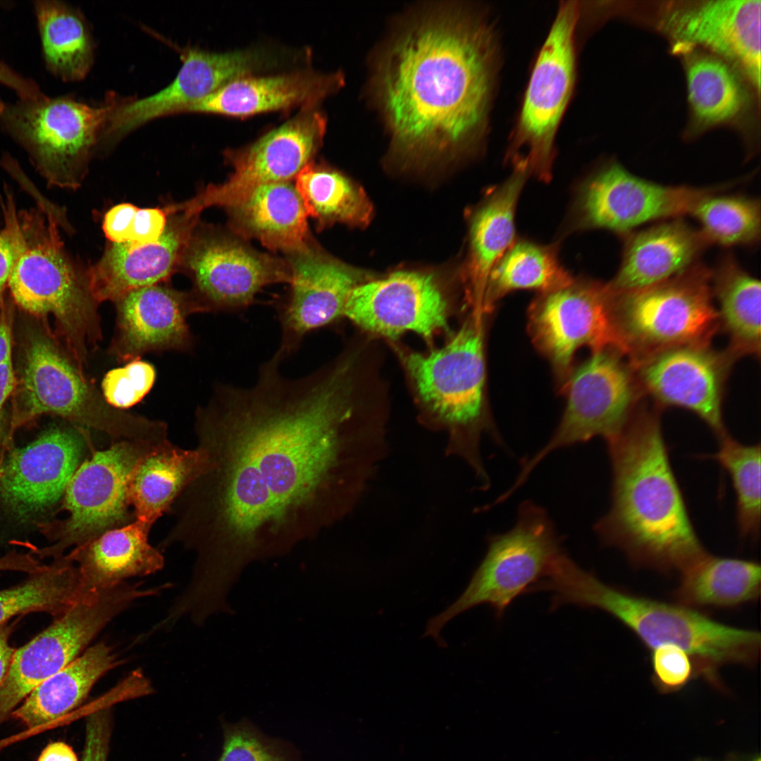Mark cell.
<instances>
[{"label":"cell","mask_w":761,"mask_h":761,"mask_svg":"<svg viewBox=\"0 0 761 761\" xmlns=\"http://www.w3.org/2000/svg\"><path fill=\"white\" fill-rule=\"evenodd\" d=\"M282 364L273 355L247 387L216 385L196 412L204 460L168 538L215 574L237 576L343 519L388 451L384 430L361 418L347 364L290 378Z\"/></svg>","instance_id":"1"},{"label":"cell","mask_w":761,"mask_h":761,"mask_svg":"<svg viewBox=\"0 0 761 761\" xmlns=\"http://www.w3.org/2000/svg\"><path fill=\"white\" fill-rule=\"evenodd\" d=\"M495 35L462 10L431 13L386 51L377 85L395 142L404 149H466L484 136L497 69Z\"/></svg>","instance_id":"2"},{"label":"cell","mask_w":761,"mask_h":761,"mask_svg":"<svg viewBox=\"0 0 761 761\" xmlns=\"http://www.w3.org/2000/svg\"><path fill=\"white\" fill-rule=\"evenodd\" d=\"M607 443L612 502L595 525L597 535L636 567L682 573L707 552L672 469L658 412L637 409Z\"/></svg>","instance_id":"3"},{"label":"cell","mask_w":761,"mask_h":761,"mask_svg":"<svg viewBox=\"0 0 761 761\" xmlns=\"http://www.w3.org/2000/svg\"><path fill=\"white\" fill-rule=\"evenodd\" d=\"M555 606L574 604L602 610L628 627L650 650L676 645L692 657L697 677L723 690L719 671L738 664L750 667L760 658V633L718 622L698 609L640 596L600 580L574 561L555 576Z\"/></svg>","instance_id":"4"},{"label":"cell","mask_w":761,"mask_h":761,"mask_svg":"<svg viewBox=\"0 0 761 761\" xmlns=\"http://www.w3.org/2000/svg\"><path fill=\"white\" fill-rule=\"evenodd\" d=\"M56 212L18 214L16 252L7 286L15 302L35 316H54L81 369L101 338L97 302L85 277L66 254Z\"/></svg>","instance_id":"5"},{"label":"cell","mask_w":761,"mask_h":761,"mask_svg":"<svg viewBox=\"0 0 761 761\" xmlns=\"http://www.w3.org/2000/svg\"><path fill=\"white\" fill-rule=\"evenodd\" d=\"M44 414L106 434L113 442L155 445L168 438L163 421L110 406L78 366L49 338L37 333L30 337L25 349L13 423L22 424Z\"/></svg>","instance_id":"6"},{"label":"cell","mask_w":761,"mask_h":761,"mask_svg":"<svg viewBox=\"0 0 761 761\" xmlns=\"http://www.w3.org/2000/svg\"><path fill=\"white\" fill-rule=\"evenodd\" d=\"M405 362L428 411L427 419L449 431L447 455L463 459L481 488H488L480 451L481 431L488 426L483 413L485 366L480 326L465 325L443 347L428 354L410 353Z\"/></svg>","instance_id":"7"},{"label":"cell","mask_w":761,"mask_h":761,"mask_svg":"<svg viewBox=\"0 0 761 761\" xmlns=\"http://www.w3.org/2000/svg\"><path fill=\"white\" fill-rule=\"evenodd\" d=\"M711 276L698 262L654 286L614 293V323L629 362L676 346L710 343L719 326Z\"/></svg>","instance_id":"8"},{"label":"cell","mask_w":761,"mask_h":761,"mask_svg":"<svg viewBox=\"0 0 761 761\" xmlns=\"http://www.w3.org/2000/svg\"><path fill=\"white\" fill-rule=\"evenodd\" d=\"M487 552L463 593L447 608L431 618L423 637L442 646L444 626L460 613L487 604L501 617L511 602L547 573L563 552L561 540L546 511L531 501L519 507L517 520L509 531L491 535Z\"/></svg>","instance_id":"9"},{"label":"cell","mask_w":761,"mask_h":761,"mask_svg":"<svg viewBox=\"0 0 761 761\" xmlns=\"http://www.w3.org/2000/svg\"><path fill=\"white\" fill-rule=\"evenodd\" d=\"M117 100L112 96L96 106L68 96L0 99V126L27 151L49 185L74 189Z\"/></svg>","instance_id":"10"},{"label":"cell","mask_w":761,"mask_h":761,"mask_svg":"<svg viewBox=\"0 0 761 761\" xmlns=\"http://www.w3.org/2000/svg\"><path fill=\"white\" fill-rule=\"evenodd\" d=\"M580 6L563 2L535 63L505 159L524 164L548 182L555 158V140L574 89L575 30Z\"/></svg>","instance_id":"11"},{"label":"cell","mask_w":761,"mask_h":761,"mask_svg":"<svg viewBox=\"0 0 761 761\" xmlns=\"http://www.w3.org/2000/svg\"><path fill=\"white\" fill-rule=\"evenodd\" d=\"M733 185H663L632 174L619 163L608 162L576 185L560 236L591 230L626 236L641 225L691 214L702 199Z\"/></svg>","instance_id":"12"},{"label":"cell","mask_w":761,"mask_h":761,"mask_svg":"<svg viewBox=\"0 0 761 761\" xmlns=\"http://www.w3.org/2000/svg\"><path fill=\"white\" fill-rule=\"evenodd\" d=\"M614 349L593 354L569 377L567 403L560 423L548 443L521 464L514 493L550 452L595 437L607 442L617 436L636 411L643 391L633 369Z\"/></svg>","instance_id":"13"},{"label":"cell","mask_w":761,"mask_h":761,"mask_svg":"<svg viewBox=\"0 0 761 761\" xmlns=\"http://www.w3.org/2000/svg\"><path fill=\"white\" fill-rule=\"evenodd\" d=\"M157 445L119 440L106 449L94 450L67 485L63 509L68 516L54 524V543L35 553L41 557L58 558L70 547L132 522L135 517L128 497L131 476L140 460Z\"/></svg>","instance_id":"14"},{"label":"cell","mask_w":761,"mask_h":761,"mask_svg":"<svg viewBox=\"0 0 761 761\" xmlns=\"http://www.w3.org/2000/svg\"><path fill=\"white\" fill-rule=\"evenodd\" d=\"M154 594V588L123 582L87 595L16 649L9 672L0 686V722L39 684L80 656L115 617L135 600Z\"/></svg>","instance_id":"15"},{"label":"cell","mask_w":761,"mask_h":761,"mask_svg":"<svg viewBox=\"0 0 761 761\" xmlns=\"http://www.w3.org/2000/svg\"><path fill=\"white\" fill-rule=\"evenodd\" d=\"M204 312L237 313L264 287L291 280L287 261L256 250L232 232L195 230L184 260Z\"/></svg>","instance_id":"16"},{"label":"cell","mask_w":761,"mask_h":761,"mask_svg":"<svg viewBox=\"0 0 761 761\" xmlns=\"http://www.w3.org/2000/svg\"><path fill=\"white\" fill-rule=\"evenodd\" d=\"M326 129V120L320 111L304 108L252 144L227 151L225 158L233 168L227 180L208 185L182 206L199 214L211 206L226 208L259 186L295 179L312 161Z\"/></svg>","instance_id":"17"},{"label":"cell","mask_w":761,"mask_h":761,"mask_svg":"<svg viewBox=\"0 0 761 761\" xmlns=\"http://www.w3.org/2000/svg\"><path fill=\"white\" fill-rule=\"evenodd\" d=\"M614 293L609 283L586 277L540 293L529 311L536 346L559 372L569 371L576 351L614 349L624 355L613 316Z\"/></svg>","instance_id":"18"},{"label":"cell","mask_w":761,"mask_h":761,"mask_svg":"<svg viewBox=\"0 0 761 761\" xmlns=\"http://www.w3.org/2000/svg\"><path fill=\"white\" fill-rule=\"evenodd\" d=\"M86 430L51 427L1 462L0 498L18 519L38 515L63 496L77 469L95 450Z\"/></svg>","instance_id":"19"},{"label":"cell","mask_w":761,"mask_h":761,"mask_svg":"<svg viewBox=\"0 0 761 761\" xmlns=\"http://www.w3.org/2000/svg\"><path fill=\"white\" fill-rule=\"evenodd\" d=\"M291 270L290 289L278 302L280 328L274 355L283 362L298 351L304 338L343 316L360 274L324 252L313 240L303 249L286 255Z\"/></svg>","instance_id":"20"},{"label":"cell","mask_w":761,"mask_h":761,"mask_svg":"<svg viewBox=\"0 0 761 761\" xmlns=\"http://www.w3.org/2000/svg\"><path fill=\"white\" fill-rule=\"evenodd\" d=\"M735 357L717 352L710 343L676 346L629 362L643 391L660 405L677 407L698 415L717 435L726 433L722 396Z\"/></svg>","instance_id":"21"},{"label":"cell","mask_w":761,"mask_h":761,"mask_svg":"<svg viewBox=\"0 0 761 761\" xmlns=\"http://www.w3.org/2000/svg\"><path fill=\"white\" fill-rule=\"evenodd\" d=\"M343 316L360 327L395 339L406 331L426 338L447 328V303L433 278L397 271L356 286Z\"/></svg>","instance_id":"22"},{"label":"cell","mask_w":761,"mask_h":761,"mask_svg":"<svg viewBox=\"0 0 761 761\" xmlns=\"http://www.w3.org/2000/svg\"><path fill=\"white\" fill-rule=\"evenodd\" d=\"M162 235L147 244L112 243L86 273L88 290L97 302L117 300L128 293L168 279L183 266L198 225V214H172Z\"/></svg>","instance_id":"23"},{"label":"cell","mask_w":761,"mask_h":761,"mask_svg":"<svg viewBox=\"0 0 761 761\" xmlns=\"http://www.w3.org/2000/svg\"><path fill=\"white\" fill-rule=\"evenodd\" d=\"M115 303L116 325L109 352L119 361L150 352L189 349L192 337L187 318L204 313L192 292L159 284L133 290Z\"/></svg>","instance_id":"24"},{"label":"cell","mask_w":761,"mask_h":761,"mask_svg":"<svg viewBox=\"0 0 761 761\" xmlns=\"http://www.w3.org/2000/svg\"><path fill=\"white\" fill-rule=\"evenodd\" d=\"M176 77L159 92L140 99H130L121 106L123 126L132 131L162 116L186 113L189 107L230 82L272 63L271 56L259 50L211 52L187 49Z\"/></svg>","instance_id":"25"},{"label":"cell","mask_w":761,"mask_h":761,"mask_svg":"<svg viewBox=\"0 0 761 761\" xmlns=\"http://www.w3.org/2000/svg\"><path fill=\"white\" fill-rule=\"evenodd\" d=\"M760 0L707 1L672 13L667 24L681 49L709 48L738 66L760 89Z\"/></svg>","instance_id":"26"},{"label":"cell","mask_w":761,"mask_h":761,"mask_svg":"<svg viewBox=\"0 0 761 761\" xmlns=\"http://www.w3.org/2000/svg\"><path fill=\"white\" fill-rule=\"evenodd\" d=\"M710 245L700 230L681 218L661 221L625 236L617 273L609 283L617 295L664 282L698 263Z\"/></svg>","instance_id":"27"},{"label":"cell","mask_w":761,"mask_h":761,"mask_svg":"<svg viewBox=\"0 0 761 761\" xmlns=\"http://www.w3.org/2000/svg\"><path fill=\"white\" fill-rule=\"evenodd\" d=\"M340 74L297 71L237 79L188 108L186 113L247 116L297 106H314L342 85Z\"/></svg>","instance_id":"28"},{"label":"cell","mask_w":761,"mask_h":761,"mask_svg":"<svg viewBox=\"0 0 761 761\" xmlns=\"http://www.w3.org/2000/svg\"><path fill=\"white\" fill-rule=\"evenodd\" d=\"M529 176L526 166L513 165L510 175L491 187L471 214L464 276L469 294L479 307L483 305L493 268L516 239V206Z\"/></svg>","instance_id":"29"},{"label":"cell","mask_w":761,"mask_h":761,"mask_svg":"<svg viewBox=\"0 0 761 761\" xmlns=\"http://www.w3.org/2000/svg\"><path fill=\"white\" fill-rule=\"evenodd\" d=\"M151 528L134 520L74 547L66 555L77 567L82 597L116 586L128 579L161 570L164 557L149 542Z\"/></svg>","instance_id":"30"},{"label":"cell","mask_w":761,"mask_h":761,"mask_svg":"<svg viewBox=\"0 0 761 761\" xmlns=\"http://www.w3.org/2000/svg\"><path fill=\"white\" fill-rule=\"evenodd\" d=\"M233 233L255 239L285 255L304 249L311 241L308 214L291 181L259 186L225 208Z\"/></svg>","instance_id":"31"},{"label":"cell","mask_w":761,"mask_h":761,"mask_svg":"<svg viewBox=\"0 0 761 761\" xmlns=\"http://www.w3.org/2000/svg\"><path fill=\"white\" fill-rule=\"evenodd\" d=\"M197 447L183 449L169 440L154 447L136 465L128 497L135 520L152 527L170 510L185 488L197 477L204 463Z\"/></svg>","instance_id":"32"},{"label":"cell","mask_w":761,"mask_h":761,"mask_svg":"<svg viewBox=\"0 0 761 761\" xmlns=\"http://www.w3.org/2000/svg\"><path fill=\"white\" fill-rule=\"evenodd\" d=\"M119 663L111 647L95 644L39 684L11 714L30 729L52 722L78 706L99 678Z\"/></svg>","instance_id":"33"},{"label":"cell","mask_w":761,"mask_h":761,"mask_svg":"<svg viewBox=\"0 0 761 761\" xmlns=\"http://www.w3.org/2000/svg\"><path fill=\"white\" fill-rule=\"evenodd\" d=\"M761 569L748 559L707 553L680 574L674 591L676 602L699 607H734L755 602L760 595Z\"/></svg>","instance_id":"34"},{"label":"cell","mask_w":761,"mask_h":761,"mask_svg":"<svg viewBox=\"0 0 761 761\" xmlns=\"http://www.w3.org/2000/svg\"><path fill=\"white\" fill-rule=\"evenodd\" d=\"M712 271L713 297L718 303L719 323L730 339L734 357L760 356L761 286L731 254L724 255Z\"/></svg>","instance_id":"35"},{"label":"cell","mask_w":761,"mask_h":761,"mask_svg":"<svg viewBox=\"0 0 761 761\" xmlns=\"http://www.w3.org/2000/svg\"><path fill=\"white\" fill-rule=\"evenodd\" d=\"M35 11L47 68L63 81L84 79L93 63L94 45L82 13L58 1H35Z\"/></svg>","instance_id":"36"},{"label":"cell","mask_w":761,"mask_h":761,"mask_svg":"<svg viewBox=\"0 0 761 761\" xmlns=\"http://www.w3.org/2000/svg\"><path fill=\"white\" fill-rule=\"evenodd\" d=\"M558 242L547 245L516 238L490 274L483 307H490L514 290L543 293L571 283L574 277L561 263Z\"/></svg>","instance_id":"37"},{"label":"cell","mask_w":761,"mask_h":761,"mask_svg":"<svg viewBox=\"0 0 761 761\" xmlns=\"http://www.w3.org/2000/svg\"><path fill=\"white\" fill-rule=\"evenodd\" d=\"M295 186L318 230L340 223L366 225L372 206L361 187L340 172L312 161L295 177Z\"/></svg>","instance_id":"38"},{"label":"cell","mask_w":761,"mask_h":761,"mask_svg":"<svg viewBox=\"0 0 761 761\" xmlns=\"http://www.w3.org/2000/svg\"><path fill=\"white\" fill-rule=\"evenodd\" d=\"M20 583L0 590V624L32 612L61 615L81 598L77 567L65 555Z\"/></svg>","instance_id":"39"},{"label":"cell","mask_w":761,"mask_h":761,"mask_svg":"<svg viewBox=\"0 0 761 761\" xmlns=\"http://www.w3.org/2000/svg\"><path fill=\"white\" fill-rule=\"evenodd\" d=\"M688 95L693 112L705 124L729 120L743 103L741 85L732 70L722 60L697 56L687 67Z\"/></svg>","instance_id":"40"},{"label":"cell","mask_w":761,"mask_h":761,"mask_svg":"<svg viewBox=\"0 0 761 761\" xmlns=\"http://www.w3.org/2000/svg\"><path fill=\"white\" fill-rule=\"evenodd\" d=\"M719 440L717 452L706 457L717 461L731 478L740 536L756 541L760 535L761 515L760 445L742 444L727 433Z\"/></svg>","instance_id":"41"},{"label":"cell","mask_w":761,"mask_h":761,"mask_svg":"<svg viewBox=\"0 0 761 761\" xmlns=\"http://www.w3.org/2000/svg\"><path fill=\"white\" fill-rule=\"evenodd\" d=\"M717 193L702 199L691 214L698 221L699 230L708 243L725 247L759 243L760 199L740 195L719 196Z\"/></svg>","instance_id":"42"},{"label":"cell","mask_w":761,"mask_h":761,"mask_svg":"<svg viewBox=\"0 0 761 761\" xmlns=\"http://www.w3.org/2000/svg\"><path fill=\"white\" fill-rule=\"evenodd\" d=\"M223 745L218 761H302L288 741L268 736L253 722H223Z\"/></svg>","instance_id":"43"},{"label":"cell","mask_w":761,"mask_h":761,"mask_svg":"<svg viewBox=\"0 0 761 761\" xmlns=\"http://www.w3.org/2000/svg\"><path fill=\"white\" fill-rule=\"evenodd\" d=\"M155 379L153 365L138 358L109 371L101 381V395L110 406L125 410L146 396Z\"/></svg>","instance_id":"44"},{"label":"cell","mask_w":761,"mask_h":761,"mask_svg":"<svg viewBox=\"0 0 761 761\" xmlns=\"http://www.w3.org/2000/svg\"><path fill=\"white\" fill-rule=\"evenodd\" d=\"M650 651L652 679L660 692L676 691L697 677L692 657L682 648L665 644Z\"/></svg>","instance_id":"45"},{"label":"cell","mask_w":761,"mask_h":761,"mask_svg":"<svg viewBox=\"0 0 761 761\" xmlns=\"http://www.w3.org/2000/svg\"><path fill=\"white\" fill-rule=\"evenodd\" d=\"M111 724V711L108 707L94 711L88 715L82 761H106Z\"/></svg>","instance_id":"46"},{"label":"cell","mask_w":761,"mask_h":761,"mask_svg":"<svg viewBox=\"0 0 761 761\" xmlns=\"http://www.w3.org/2000/svg\"><path fill=\"white\" fill-rule=\"evenodd\" d=\"M5 195L1 201L4 225L0 228V297L7 285L16 252L18 213L12 194L6 190Z\"/></svg>","instance_id":"47"},{"label":"cell","mask_w":761,"mask_h":761,"mask_svg":"<svg viewBox=\"0 0 761 761\" xmlns=\"http://www.w3.org/2000/svg\"><path fill=\"white\" fill-rule=\"evenodd\" d=\"M166 208H137L130 242L147 244L157 240L163 234L168 222Z\"/></svg>","instance_id":"48"},{"label":"cell","mask_w":761,"mask_h":761,"mask_svg":"<svg viewBox=\"0 0 761 761\" xmlns=\"http://www.w3.org/2000/svg\"><path fill=\"white\" fill-rule=\"evenodd\" d=\"M137 206L122 203L112 207L104 216L103 230L112 243L130 242Z\"/></svg>","instance_id":"49"},{"label":"cell","mask_w":761,"mask_h":761,"mask_svg":"<svg viewBox=\"0 0 761 761\" xmlns=\"http://www.w3.org/2000/svg\"><path fill=\"white\" fill-rule=\"evenodd\" d=\"M0 84L13 90L20 99H37L44 95L38 85L0 61Z\"/></svg>","instance_id":"50"},{"label":"cell","mask_w":761,"mask_h":761,"mask_svg":"<svg viewBox=\"0 0 761 761\" xmlns=\"http://www.w3.org/2000/svg\"><path fill=\"white\" fill-rule=\"evenodd\" d=\"M38 561L30 553L11 552L0 557V571H14L34 573L38 569Z\"/></svg>","instance_id":"51"},{"label":"cell","mask_w":761,"mask_h":761,"mask_svg":"<svg viewBox=\"0 0 761 761\" xmlns=\"http://www.w3.org/2000/svg\"><path fill=\"white\" fill-rule=\"evenodd\" d=\"M12 631L13 625L7 623L0 624V686L9 672L16 650L9 644Z\"/></svg>","instance_id":"52"},{"label":"cell","mask_w":761,"mask_h":761,"mask_svg":"<svg viewBox=\"0 0 761 761\" xmlns=\"http://www.w3.org/2000/svg\"><path fill=\"white\" fill-rule=\"evenodd\" d=\"M37 761H78L72 748L62 741L49 743L41 753Z\"/></svg>","instance_id":"53"},{"label":"cell","mask_w":761,"mask_h":761,"mask_svg":"<svg viewBox=\"0 0 761 761\" xmlns=\"http://www.w3.org/2000/svg\"><path fill=\"white\" fill-rule=\"evenodd\" d=\"M0 297V364L11 360L12 337L9 318Z\"/></svg>","instance_id":"54"},{"label":"cell","mask_w":761,"mask_h":761,"mask_svg":"<svg viewBox=\"0 0 761 761\" xmlns=\"http://www.w3.org/2000/svg\"><path fill=\"white\" fill-rule=\"evenodd\" d=\"M16 380L12 360L0 364V413L7 398L13 392Z\"/></svg>","instance_id":"55"},{"label":"cell","mask_w":761,"mask_h":761,"mask_svg":"<svg viewBox=\"0 0 761 761\" xmlns=\"http://www.w3.org/2000/svg\"><path fill=\"white\" fill-rule=\"evenodd\" d=\"M696 761H708V760L699 759V760H698ZM729 761H760V756H755V757H753L751 758H749V759H747V760H729Z\"/></svg>","instance_id":"56"},{"label":"cell","mask_w":761,"mask_h":761,"mask_svg":"<svg viewBox=\"0 0 761 761\" xmlns=\"http://www.w3.org/2000/svg\"><path fill=\"white\" fill-rule=\"evenodd\" d=\"M4 744H5V743H3V745H4ZM1 745H2V743H0V746H1Z\"/></svg>","instance_id":"57"}]
</instances>
